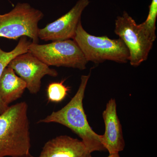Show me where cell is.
I'll return each instance as SVG.
<instances>
[{"mask_svg":"<svg viewBox=\"0 0 157 157\" xmlns=\"http://www.w3.org/2000/svg\"><path fill=\"white\" fill-rule=\"evenodd\" d=\"M1 114H2V113H1V112H0V115H1Z\"/></svg>","mask_w":157,"mask_h":157,"instance_id":"obj_16","label":"cell"},{"mask_svg":"<svg viewBox=\"0 0 157 157\" xmlns=\"http://www.w3.org/2000/svg\"><path fill=\"white\" fill-rule=\"evenodd\" d=\"M90 73L82 75L77 92L65 107L57 111H53L45 118L40 120L39 123H56L67 127L81 139L90 152L105 151L100 141V135L90 126L83 106L85 92Z\"/></svg>","mask_w":157,"mask_h":157,"instance_id":"obj_1","label":"cell"},{"mask_svg":"<svg viewBox=\"0 0 157 157\" xmlns=\"http://www.w3.org/2000/svg\"><path fill=\"white\" fill-rule=\"evenodd\" d=\"M107 157H121L120 156L119 153H114L109 154V156Z\"/></svg>","mask_w":157,"mask_h":157,"instance_id":"obj_15","label":"cell"},{"mask_svg":"<svg viewBox=\"0 0 157 157\" xmlns=\"http://www.w3.org/2000/svg\"><path fill=\"white\" fill-rule=\"evenodd\" d=\"M8 67L13 69L15 73L26 84V88L35 94L40 91L41 80L46 75L56 77L57 71L49 67L30 52L21 54L14 58Z\"/></svg>","mask_w":157,"mask_h":157,"instance_id":"obj_7","label":"cell"},{"mask_svg":"<svg viewBox=\"0 0 157 157\" xmlns=\"http://www.w3.org/2000/svg\"></svg>","mask_w":157,"mask_h":157,"instance_id":"obj_17","label":"cell"},{"mask_svg":"<svg viewBox=\"0 0 157 157\" xmlns=\"http://www.w3.org/2000/svg\"><path fill=\"white\" fill-rule=\"evenodd\" d=\"M73 40L88 62L100 63L109 60L125 63L129 61L128 49L121 39L91 35L83 28L81 21L78 23Z\"/></svg>","mask_w":157,"mask_h":157,"instance_id":"obj_3","label":"cell"},{"mask_svg":"<svg viewBox=\"0 0 157 157\" xmlns=\"http://www.w3.org/2000/svg\"><path fill=\"white\" fill-rule=\"evenodd\" d=\"M114 33L128 49L131 65L138 67L147 59L155 41L141 24H137L126 11L117 17Z\"/></svg>","mask_w":157,"mask_h":157,"instance_id":"obj_6","label":"cell"},{"mask_svg":"<svg viewBox=\"0 0 157 157\" xmlns=\"http://www.w3.org/2000/svg\"><path fill=\"white\" fill-rule=\"evenodd\" d=\"M28 52L49 67L84 70L88 63L76 42L71 39L43 45L32 42Z\"/></svg>","mask_w":157,"mask_h":157,"instance_id":"obj_5","label":"cell"},{"mask_svg":"<svg viewBox=\"0 0 157 157\" xmlns=\"http://www.w3.org/2000/svg\"><path fill=\"white\" fill-rule=\"evenodd\" d=\"M102 116L105 130L104 135H100V141L109 154L119 153L124 149L125 142L115 99L111 98L108 101Z\"/></svg>","mask_w":157,"mask_h":157,"instance_id":"obj_9","label":"cell"},{"mask_svg":"<svg viewBox=\"0 0 157 157\" xmlns=\"http://www.w3.org/2000/svg\"><path fill=\"white\" fill-rule=\"evenodd\" d=\"M32 42L29 41L26 37H22L20 39L16 47L11 51H4L0 47V78L4 70L8 67L10 62L14 58L20 54L28 52L29 46ZM9 107L4 104L0 98V112L1 113L5 112Z\"/></svg>","mask_w":157,"mask_h":157,"instance_id":"obj_12","label":"cell"},{"mask_svg":"<svg viewBox=\"0 0 157 157\" xmlns=\"http://www.w3.org/2000/svg\"><path fill=\"white\" fill-rule=\"evenodd\" d=\"M28 104L20 102L0 115V157H29L31 138Z\"/></svg>","mask_w":157,"mask_h":157,"instance_id":"obj_2","label":"cell"},{"mask_svg":"<svg viewBox=\"0 0 157 157\" xmlns=\"http://www.w3.org/2000/svg\"><path fill=\"white\" fill-rule=\"evenodd\" d=\"M26 86L25 82L16 75L13 69L7 67L0 78V98L9 106L22 96Z\"/></svg>","mask_w":157,"mask_h":157,"instance_id":"obj_11","label":"cell"},{"mask_svg":"<svg viewBox=\"0 0 157 157\" xmlns=\"http://www.w3.org/2000/svg\"><path fill=\"white\" fill-rule=\"evenodd\" d=\"M64 81L52 82L48 86L47 90V97L50 102L59 103L61 102L68 95L69 87L63 84Z\"/></svg>","mask_w":157,"mask_h":157,"instance_id":"obj_13","label":"cell"},{"mask_svg":"<svg viewBox=\"0 0 157 157\" xmlns=\"http://www.w3.org/2000/svg\"><path fill=\"white\" fill-rule=\"evenodd\" d=\"M90 0H78L70 11L46 26L39 29L38 37L45 41L52 42L73 39L83 10Z\"/></svg>","mask_w":157,"mask_h":157,"instance_id":"obj_8","label":"cell"},{"mask_svg":"<svg viewBox=\"0 0 157 157\" xmlns=\"http://www.w3.org/2000/svg\"><path fill=\"white\" fill-rule=\"evenodd\" d=\"M39 157H92L81 140L60 135L47 141Z\"/></svg>","mask_w":157,"mask_h":157,"instance_id":"obj_10","label":"cell"},{"mask_svg":"<svg viewBox=\"0 0 157 157\" xmlns=\"http://www.w3.org/2000/svg\"><path fill=\"white\" fill-rule=\"evenodd\" d=\"M149 11L148 16L144 22L141 24L148 33L152 39L155 41L156 39V21L157 17V0H152L150 5Z\"/></svg>","mask_w":157,"mask_h":157,"instance_id":"obj_14","label":"cell"},{"mask_svg":"<svg viewBox=\"0 0 157 157\" xmlns=\"http://www.w3.org/2000/svg\"><path fill=\"white\" fill-rule=\"evenodd\" d=\"M43 17L42 11L29 3H17L8 13L0 14V38L16 40L27 37L38 43V24Z\"/></svg>","mask_w":157,"mask_h":157,"instance_id":"obj_4","label":"cell"}]
</instances>
